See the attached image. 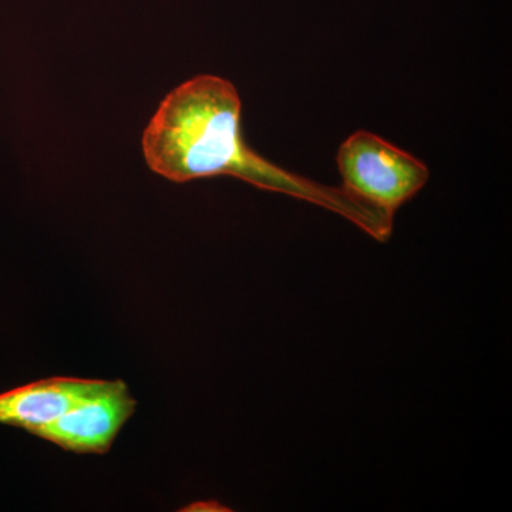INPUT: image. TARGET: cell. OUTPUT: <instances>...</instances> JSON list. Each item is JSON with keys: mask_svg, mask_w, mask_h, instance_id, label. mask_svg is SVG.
Here are the masks:
<instances>
[{"mask_svg": "<svg viewBox=\"0 0 512 512\" xmlns=\"http://www.w3.org/2000/svg\"><path fill=\"white\" fill-rule=\"evenodd\" d=\"M183 511L221 512V511H231V510H229V508H225V505L217 503V501H202V503H195L192 505H188V507L184 508Z\"/></svg>", "mask_w": 512, "mask_h": 512, "instance_id": "5", "label": "cell"}, {"mask_svg": "<svg viewBox=\"0 0 512 512\" xmlns=\"http://www.w3.org/2000/svg\"><path fill=\"white\" fill-rule=\"evenodd\" d=\"M109 380L52 377L0 394V423L35 434L106 387Z\"/></svg>", "mask_w": 512, "mask_h": 512, "instance_id": "4", "label": "cell"}, {"mask_svg": "<svg viewBox=\"0 0 512 512\" xmlns=\"http://www.w3.org/2000/svg\"><path fill=\"white\" fill-rule=\"evenodd\" d=\"M137 402L126 383L113 380L103 390L37 431L39 439L77 454H104L113 446Z\"/></svg>", "mask_w": 512, "mask_h": 512, "instance_id": "3", "label": "cell"}, {"mask_svg": "<svg viewBox=\"0 0 512 512\" xmlns=\"http://www.w3.org/2000/svg\"><path fill=\"white\" fill-rule=\"evenodd\" d=\"M242 104L228 80L201 74L168 94L143 134V153L154 173L183 184L231 175L261 190L308 201L346 218L386 242L394 218L342 187H329L286 171L245 143Z\"/></svg>", "mask_w": 512, "mask_h": 512, "instance_id": "1", "label": "cell"}, {"mask_svg": "<svg viewBox=\"0 0 512 512\" xmlns=\"http://www.w3.org/2000/svg\"><path fill=\"white\" fill-rule=\"evenodd\" d=\"M338 167L343 190L393 218L430 178L423 161L369 131H357L340 146Z\"/></svg>", "mask_w": 512, "mask_h": 512, "instance_id": "2", "label": "cell"}]
</instances>
